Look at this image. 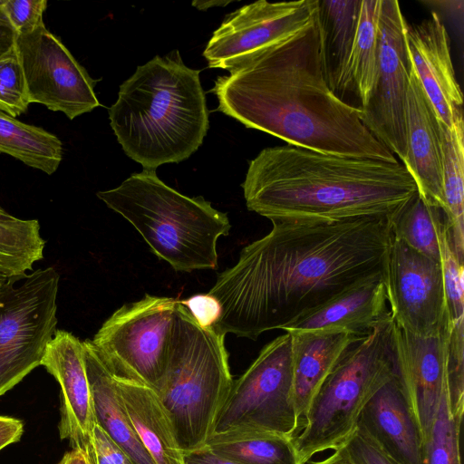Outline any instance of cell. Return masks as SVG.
<instances>
[{
    "label": "cell",
    "instance_id": "1",
    "mask_svg": "<svg viewBox=\"0 0 464 464\" xmlns=\"http://www.w3.org/2000/svg\"><path fill=\"white\" fill-rule=\"evenodd\" d=\"M272 224L208 292L221 307L214 328L225 335L256 340L383 276L392 239L389 217Z\"/></svg>",
    "mask_w": 464,
    "mask_h": 464
},
{
    "label": "cell",
    "instance_id": "2",
    "mask_svg": "<svg viewBox=\"0 0 464 464\" xmlns=\"http://www.w3.org/2000/svg\"><path fill=\"white\" fill-rule=\"evenodd\" d=\"M211 92L218 111L291 146L398 161L363 124L360 108L330 88L317 11L307 26L263 47L228 76L218 77Z\"/></svg>",
    "mask_w": 464,
    "mask_h": 464
},
{
    "label": "cell",
    "instance_id": "3",
    "mask_svg": "<svg viewBox=\"0 0 464 464\" xmlns=\"http://www.w3.org/2000/svg\"><path fill=\"white\" fill-rule=\"evenodd\" d=\"M246 207L273 221L334 223L391 218L416 192L402 163L291 145L266 148L242 184Z\"/></svg>",
    "mask_w": 464,
    "mask_h": 464
},
{
    "label": "cell",
    "instance_id": "4",
    "mask_svg": "<svg viewBox=\"0 0 464 464\" xmlns=\"http://www.w3.org/2000/svg\"><path fill=\"white\" fill-rule=\"evenodd\" d=\"M199 72L176 52L138 66L120 86L109 109L111 127L125 154L143 169L187 160L202 144L208 111Z\"/></svg>",
    "mask_w": 464,
    "mask_h": 464
},
{
    "label": "cell",
    "instance_id": "5",
    "mask_svg": "<svg viewBox=\"0 0 464 464\" xmlns=\"http://www.w3.org/2000/svg\"><path fill=\"white\" fill-rule=\"evenodd\" d=\"M97 197L129 221L175 271L218 268L217 242L228 235L231 225L227 213L203 197L178 192L152 169L133 173Z\"/></svg>",
    "mask_w": 464,
    "mask_h": 464
},
{
    "label": "cell",
    "instance_id": "6",
    "mask_svg": "<svg viewBox=\"0 0 464 464\" xmlns=\"http://www.w3.org/2000/svg\"><path fill=\"white\" fill-rule=\"evenodd\" d=\"M395 323L388 314L343 354L314 395L294 443L300 462L344 447L373 395L396 375Z\"/></svg>",
    "mask_w": 464,
    "mask_h": 464
},
{
    "label": "cell",
    "instance_id": "7",
    "mask_svg": "<svg viewBox=\"0 0 464 464\" xmlns=\"http://www.w3.org/2000/svg\"><path fill=\"white\" fill-rule=\"evenodd\" d=\"M225 336L214 326H200L179 300L158 396L183 452L205 446L232 386Z\"/></svg>",
    "mask_w": 464,
    "mask_h": 464
},
{
    "label": "cell",
    "instance_id": "8",
    "mask_svg": "<svg viewBox=\"0 0 464 464\" xmlns=\"http://www.w3.org/2000/svg\"><path fill=\"white\" fill-rule=\"evenodd\" d=\"M179 299L145 295L116 310L91 340L101 360L120 378L161 391Z\"/></svg>",
    "mask_w": 464,
    "mask_h": 464
},
{
    "label": "cell",
    "instance_id": "9",
    "mask_svg": "<svg viewBox=\"0 0 464 464\" xmlns=\"http://www.w3.org/2000/svg\"><path fill=\"white\" fill-rule=\"evenodd\" d=\"M59 274L39 268L0 288V396L41 365L57 331Z\"/></svg>",
    "mask_w": 464,
    "mask_h": 464
},
{
    "label": "cell",
    "instance_id": "10",
    "mask_svg": "<svg viewBox=\"0 0 464 464\" xmlns=\"http://www.w3.org/2000/svg\"><path fill=\"white\" fill-rule=\"evenodd\" d=\"M298 430L292 338L285 332L268 343L247 370L233 382L212 434L266 431L295 438Z\"/></svg>",
    "mask_w": 464,
    "mask_h": 464
},
{
    "label": "cell",
    "instance_id": "11",
    "mask_svg": "<svg viewBox=\"0 0 464 464\" xmlns=\"http://www.w3.org/2000/svg\"><path fill=\"white\" fill-rule=\"evenodd\" d=\"M379 58L375 82L367 103L359 107L371 133L402 162L407 150V92L410 61L408 24L396 0H380Z\"/></svg>",
    "mask_w": 464,
    "mask_h": 464
},
{
    "label": "cell",
    "instance_id": "12",
    "mask_svg": "<svg viewBox=\"0 0 464 464\" xmlns=\"http://www.w3.org/2000/svg\"><path fill=\"white\" fill-rule=\"evenodd\" d=\"M14 51L30 103L62 111L70 120L101 105L94 92L95 81L44 24L18 34Z\"/></svg>",
    "mask_w": 464,
    "mask_h": 464
},
{
    "label": "cell",
    "instance_id": "13",
    "mask_svg": "<svg viewBox=\"0 0 464 464\" xmlns=\"http://www.w3.org/2000/svg\"><path fill=\"white\" fill-rule=\"evenodd\" d=\"M383 282L390 313L397 326L418 336H432L448 325L440 262L392 236Z\"/></svg>",
    "mask_w": 464,
    "mask_h": 464
},
{
    "label": "cell",
    "instance_id": "14",
    "mask_svg": "<svg viewBox=\"0 0 464 464\" xmlns=\"http://www.w3.org/2000/svg\"><path fill=\"white\" fill-rule=\"evenodd\" d=\"M318 0H259L231 13L213 33L203 56L210 68L236 71L255 53L307 26Z\"/></svg>",
    "mask_w": 464,
    "mask_h": 464
},
{
    "label": "cell",
    "instance_id": "15",
    "mask_svg": "<svg viewBox=\"0 0 464 464\" xmlns=\"http://www.w3.org/2000/svg\"><path fill=\"white\" fill-rule=\"evenodd\" d=\"M448 329L432 336L394 326L396 376L418 430L420 447L448 385Z\"/></svg>",
    "mask_w": 464,
    "mask_h": 464
},
{
    "label": "cell",
    "instance_id": "16",
    "mask_svg": "<svg viewBox=\"0 0 464 464\" xmlns=\"http://www.w3.org/2000/svg\"><path fill=\"white\" fill-rule=\"evenodd\" d=\"M61 388L59 435L72 449L81 450L95 464L93 430L96 424L87 377L83 344L72 334L57 330L41 362Z\"/></svg>",
    "mask_w": 464,
    "mask_h": 464
},
{
    "label": "cell",
    "instance_id": "17",
    "mask_svg": "<svg viewBox=\"0 0 464 464\" xmlns=\"http://www.w3.org/2000/svg\"><path fill=\"white\" fill-rule=\"evenodd\" d=\"M405 41L410 64L447 128L463 117L462 92L450 55V38L436 13L420 24L407 25Z\"/></svg>",
    "mask_w": 464,
    "mask_h": 464
},
{
    "label": "cell",
    "instance_id": "18",
    "mask_svg": "<svg viewBox=\"0 0 464 464\" xmlns=\"http://www.w3.org/2000/svg\"><path fill=\"white\" fill-rule=\"evenodd\" d=\"M406 111L407 150L402 164L421 198L444 212L442 123L411 64Z\"/></svg>",
    "mask_w": 464,
    "mask_h": 464
},
{
    "label": "cell",
    "instance_id": "19",
    "mask_svg": "<svg viewBox=\"0 0 464 464\" xmlns=\"http://www.w3.org/2000/svg\"><path fill=\"white\" fill-rule=\"evenodd\" d=\"M358 430L397 464H421L418 430L396 375L366 404Z\"/></svg>",
    "mask_w": 464,
    "mask_h": 464
},
{
    "label": "cell",
    "instance_id": "20",
    "mask_svg": "<svg viewBox=\"0 0 464 464\" xmlns=\"http://www.w3.org/2000/svg\"><path fill=\"white\" fill-rule=\"evenodd\" d=\"M382 276L356 285L283 328L285 332L332 331L370 334L388 315Z\"/></svg>",
    "mask_w": 464,
    "mask_h": 464
},
{
    "label": "cell",
    "instance_id": "21",
    "mask_svg": "<svg viewBox=\"0 0 464 464\" xmlns=\"http://www.w3.org/2000/svg\"><path fill=\"white\" fill-rule=\"evenodd\" d=\"M287 333L292 338L294 403L299 432L310 403L324 380L346 350L365 335L332 331Z\"/></svg>",
    "mask_w": 464,
    "mask_h": 464
},
{
    "label": "cell",
    "instance_id": "22",
    "mask_svg": "<svg viewBox=\"0 0 464 464\" xmlns=\"http://www.w3.org/2000/svg\"><path fill=\"white\" fill-rule=\"evenodd\" d=\"M82 344L96 424L134 464H155L128 416L113 374L101 360L91 340L83 341Z\"/></svg>",
    "mask_w": 464,
    "mask_h": 464
},
{
    "label": "cell",
    "instance_id": "23",
    "mask_svg": "<svg viewBox=\"0 0 464 464\" xmlns=\"http://www.w3.org/2000/svg\"><path fill=\"white\" fill-rule=\"evenodd\" d=\"M113 376L134 430L155 464H185L184 452L156 392L140 382Z\"/></svg>",
    "mask_w": 464,
    "mask_h": 464
},
{
    "label": "cell",
    "instance_id": "24",
    "mask_svg": "<svg viewBox=\"0 0 464 464\" xmlns=\"http://www.w3.org/2000/svg\"><path fill=\"white\" fill-rule=\"evenodd\" d=\"M362 0H318L317 18L326 81L337 94L342 91L355 40Z\"/></svg>",
    "mask_w": 464,
    "mask_h": 464
},
{
    "label": "cell",
    "instance_id": "25",
    "mask_svg": "<svg viewBox=\"0 0 464 464\" xmlns=\"http://www.w3.org/2000/svg\"><path fill=\"white\" fill-rule=\"evenodd\" d=\"M204 447L238 464H302L294 438L275 432L213 433Z\"/></svg>",
    "mask_w": 464,
    "mask_h": 464
},
{
    "label": "cell",
    "instance_id": "26",
    "mask_svg": "<svg viewBox=\"0 0 464 464\" xmlns=\"http://www.w3.org/2000/svg\"><path fill=\"white\" fill-rule=\"evenodd\" d=\"M60 139L40 127L19 121L0 110V153L51 175L63 159Z\"/></svg>",
    "mask_w": 464,
    "mask_h": 464
},
{
    "label": "cell",
    "instance_id": "27",
    "mask_svg": "<svg viewBox=\"0 0 464 464\" xmlns=\"http://www.w3.org/2000/svg\"><path fill=\"white\" fill-rule=\"evenodd\" d=\"M443 128L444 215L454 250L462 264L464 257V121L458 119L452 127Z\"/></svg>",
    "mask_w": 464,
    "mask_h": 464
},
{
    "label": "cell",
    "instance_id": "28",
    "mask_svg": "<svg viewBox=\"0 0 464 464\" xmlns=\"http://www.w3.org/2000/svg\"><path fill=\"white\" fill-rule=\"evenodd\" d=\"M380 0H362L355 40L349 56L342 91L353 90L364 106L372 91L379 58Z\"/></svg>",
    "mask_w": 464,
    "mask_h": 464
},
{
    "label": "cell",
    "instance_id": "29",
    "mask_svg": "<svg viewBox=\"0 0 464 464\" xmlns=\"http://www.w3.org/2000/svg\"><path fill=\"white\" fill-rule=\"evenodd\" d=\"M445 215L416 192L390 218L392 236L413 250L440 262V235Z\"/></svg>",
    "mask_w": 464,
    "mask_h": 464
},
{
    "label": "cell",
    "instance_id": "30",
    "mask_svg": "<svg viewBox=\"0 0 464 464\" xmlns=\"http://www.w3.org/2000/svg\"><path fill=\"white\" fill-rule=\"evenodd\" d=\"M44 246L37 220L12 215L0 218V288L33 271L34 264L44 257Z\"/></svg>",
    "mask_w": 464,
    "mask_h": 464
},
{
    "label": "cell",
    "instance_id": "31",
    "mask_svg": "<svg viewBox=\"0 0 464 464\" xmlns=\"http://www.w3.org/2000/svg\"><path fill=\"white\" fill-rule=\"evenodd\" d=\"M461 423L452 413L448 383L440 396L429 434L421 445V464H461Z\"/></svg>",
    "mask_w": 464,
    "mask_h": 464
},
{
    "label": "cell",
    "instance_id": "32",
    "mask_svg": "<svg viewBox=\"0 0 464 464\" xmlns=\"http://www.w3.org/2000/svg\"><path fill=\"white\" fill-rule=\"evenodd\" d=\"M440 266L450 323L464 319V264L456 256L449 226L445 220L440 235Z\"/></svg>",
    "mask_w": 464,
    "mask_h": 464
},
{
    "label": "cell",
    "instance_id": "33",
    "mask_svg": "<svg viewBox=\"0 0 464 464\" xmlns=\"http://www.w3.org/2000/svg\"><path fill=\"white\" fill-rule=\"evenodd\" d=\"M29 104L24 71L14 51L0 58V110L15 118Z\"/></svg>",
    "mask_w": 464,
    "mask_h": 464
},
{
    "label": "cell",
    "instance_id": "34",
    "mask_svg": "<svg viewBox=\"0 0 464 464\" xmlns=\"http://www.w3.org/2000/svg\"><path fill=\"white\" fill-rule=\"evenodd\" d=\"M464 319L450 323L448 329V382L454 417L462 421L464 412Z\"/></svg>",
    "mask_w": 464,
    "mask_h": 464
},
{
    "label": "cell",
    "instance_id": "35",
    "mask_svg": "<svg viewBox=\"0 0 464 464\" xmlns=\"http://www.w3.org/2000/svg\"><path fill=\"white\" fill-rule=\"evenodd\" d=\"M46 0H5L2 6L18 34H25L44 24Z\"/></svg>",
    "mask_w": 464,
    "mask_h": 464
},
{
    "label": "cell",
    "instance_id": "36",
    "mask_svg": "<svg viewBox=\"0 0 464 464\" xmlns=\"http://www.w3.org/2000/svg\"><path fill=\"white\" fill-rule=\"evenodd\" d=\"M344 447L353 464H397L359 430Z\"/></svg>",
    "mask_w": 464,
    "mask_h": 464
},
{
    "label": "cell",
    "instance_id": "37",
    "mask_svg": "<svg viewBox=\"0 0 464 464\" xmlns=\"http://www.w3.org/2000/svg\"><path fill=\"white\" fill-rule=\"evenodd\" d=\"M197 323L202 327L214 326L221 314L218 301L210 294H197L180 300Z\"/></svg>",
    "mask_w": 464,
    "mask_h": 464
},
{
    "label": "cell",
    "instance_id": "38",
    "mask_svg": "<svg viewBox=\"0 0 464 464\" xmlns=\"http://www.w3.org/2000/svg\"><path fill=\"white\" fill-rule=\"evenodd\" d=\"M92 443L95 464H134L98 424L94 427Z\"/></svg>",
    "mask_w": 464,
    "mask_h": 464
},
{
    "label": "cell",
    "instance_id": "39",
    "mask_svg": "<svg viewBox=\"0 0 464 464\" xmlns=\"http://www.w3.org/2000/svg\"><path fill=\"white\" fill-rule=\"evenodd\" d=\"M23 433L24 424L20 420L0 415V450L19 441Z\"/></svg>",
    "mask_w": 464,
    "mask_h": 464
},
{
    "label": "cell",
    "instance_id": "40",
    "mask_svg": "<svg viewBox=\"0 0 464 464\" xmlns=\"http://www.w3.org/2000/svg\"><path fill=\"white\" fill-rule=\"evenodd\" d=\"M5 0H0V58L14 51L18 34L3 9Z\"/></svg>",
    "mask_w": 464,
    "mask_h": 464
},
{
    "label": "cell",
    "instance_id": "41",
    "mask_svg": "<svg viewBox=\"0 0 464 464\" xmlns=\"http://www.w3.org/2000/svg\"><path fill=\"white\" fill-rule=\"evenodd\" d=\"M184 461L185 464H238L214 453L206 447L184 452Z\"/></svg>",
    "mask_w": 464,
    "mask_h": 464
},
{
    "label": "cell",
    "instance_id": "42",
    "mask_svg": "<svg viewBox=\"0 0 464 464\" xmlns=\"http://www.w3.org/2000/svg\"><path fill=\"white\" fill-rule=\"evenodd\" d=\"M310 464H353L345 447L334 450V452L325 459L313 461Z\"/></svg>",
    "mask_w": 464,
    "mask_h": 464
},
{
    "label": "cell",
    "instance_id": "43",
    "mask_svg": "<svg viewBox=\"0 0 464 464\" xmlns=\"http://www.w3.org/2000/svg\"><path fill=\"white\" fill-rule=\"evenodd\" d=\"M57 464H92L88 456L81 450L67 451Z\"/></svg>",
    "mask_w": 464,
    "mask_h": 464
},
{
    "label": "cell",
    "instance_id": "44",
    "mask_svg": "<svg viewBox=\"0 0 464 464\" xmlns=\"http://www.w3.org/2000/svg\"><path fill=\"white\" fill-rule=\"evenodd\" d=\"M10 214L7 213L5 210H4L1 207H0V218H5L6 217H8Z\"/></svg>",
    "mask_w": 464,
    "mask_h": 464
}]
</instances>
